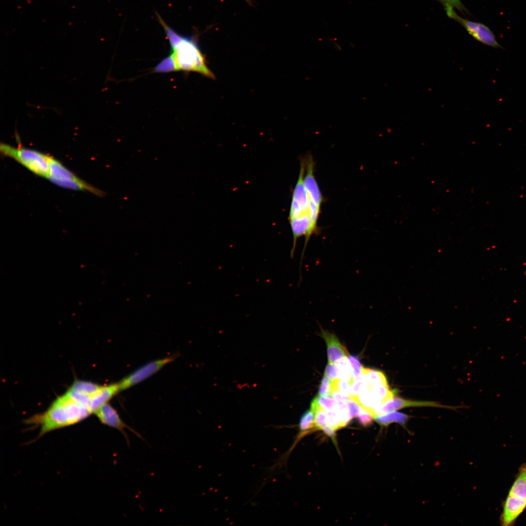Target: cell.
<instances>
[{
    "label": "cell",
    "instance_id": "6da1fadb",
    "mask_svg": "<svg viewBox=\"0 0 526 526\" xmlns=\"http://www.w3.org/2000/svg\"><path fill=\"white\" fill-rule=\"evenodd\" d=\"M92 413L88 405L67 391L45 411L30 417L25 422L39 427L38 438L50 432L77 424Z\"/></svg>",
    "mask_w": 526,
    "mask_h": 526
},
{
    "label": "cell",
    "instance_id": "7a4b0ae2",
    "mask_svg": "<svg viewBox=\"0 0 526 526\" xmlns=\"http://www.w3.org/2000/svg\"><path fill=\"white\" fill-rule=\"evenodd\" d=\"M170 54L162 60L154 68L156 73L183 71L194 72L214 79V74L207 65L205 56L194 37L186 36L177 46L171 48Z\"/></svg>",
    "mask_w": 526,
    "mask_h": 526
},
{
    "label": "cell",
    "instance_id": "3957f363",
    "mask_svg": "<svg viewBox=\"0 0 526 526\" xmlns=\"http://www.w3.org/2000/svg\"><path fill=\"white\" fill-rule=\"evenodd\" d=\"M526 510V463L521 465L506 499L502 503L499 522L502 526H513Z\"/></svg>",
    "mask_w": 526,
    "mask_h": 526
},
{
    "label": "cell",
    "instance_id": "277c9868",
    "mask_svg": "<svg viewBox=\"0 0 526 526\" xmlns=\"http://www.w3.org/2000/svg\"><path fill=\"white\" fill-rule=\"evenodd\" d=\"M1 153L10 157L35 174L47 178L50 171L52 156L39 151L24 147H15L1 143Z\"/></svg>",
    "mask_w": 526,
    "mask_h": 526
},
{
    "label": "cell",
    "instance_id": "5b68a950",
    "mask_svg": "<svg viewBox=\"0 0 526 526\" xmlns=\"http://www.w3.org/2000/svg\"><path fill=\"white\" fill-rule=\"evenodd\" d=\"M56 185L73 190L87 191L98 196L105 195L103 191L79 178L59 161L52 157L50 171L47 178Z\"/></svg>",
    "mask_w": 526,
    "mask_h": 526
},
{
    "label": "cell",
    "instance_id": "8992f818",
    "mask_svg": "<svg viewBox=\"0 0 526 526\" xmlns=\"http://www.w3.org/2000/svg\"><path fill=\"white\" fill-rule=\"evenodd\" d=\"M444 9L448 17L460 24L474 39L488 46L503 48L488 26L482 23L470 20L460 16L454 8L450 6H445Z\"/></svg>",
    "mask_w": 526,
    "mask_h": 526
},
{
    "label": "cell",
    "instance_id": "52a82bcc",
    "mask_svg": "<svg viewBox=\"0 0 526 526\" xmlns=\"http://www.w3.org/2000/svg\"><path fill=\"white\" fill-rule=\"evenodd\" d=\"M174 358V357L170 356L158 359L137 369L117 382L119 392L130 388L148 378L172 362Z\"/></svg>",
    "mask_w": 526,
    "mask_h": 526
},
{
    "label": "cell",
    "instance_id": "ba28073f",
    "mask_svg": "<svg viewBox=\"0 0 526 526\" xmlns=\"http://www.w3.org/2000/svg\"><path fill=\"white\" fill-rule=\"evenodd\" d=\"M94 413L102 424L115 429L121 432L129 445L130 442L126 432V430H129L140 438L143 439L142 436L139 432L130 427L122 420L116 410L109 403L101 406Z\"/></svg>",
    "mask_w": 526,
    "mask_h": 526
},
{
    "label": "cell",
    "instance_id": "9c48e42d",
    "mask_svg": "<svg viewBox=\"0 0 526 526\" xmlns=\"http://www.w3.org/2000/svg\"><path fill=\"white\" fill-rule=\"evenodd\" d=\"M411 407H432L452 409L455 407L442 405L435 401H417L404 399L399 397H394L391 400L385 402L381 406L374 409L372 414L374 418L389 412L397 411L405 408Z\"/></svg>",
    "mask_w": 526,
    "mask_h": 526
},
{
    "label": "cell",
    "instance_id": "30bf717a",
    "mask_svg": "<svg viewBox=\"0 0 526 526\" xmlns=\"http://www.w3.org/2000/svg\"><path fill=\"white\" fill-rule=\"evenodd\" d=\"M321 336L327 345V356L329 362L335 364L342 358L348 357L346 348L333 333L321 329Z\"/></svg>",
    "mask_w": 526,
    "mask_h": 526
},
{
    "label": "cell",
    "instance_id": "8fae6325",
    "mask_svg": "<svg viewBox=\"0 0 526 526\" xmlns=\"http://www.w3.org/2000/svg\"><path fill=\"white\" fill-rule=\"evenodd\" d=\"M119 392L117 383L101 385L91 399L90 407L93 413L101 406L108 403Z\"/></svg>",
    "mask_w": 526,
    "mask_h": 526
},
{
    "label": "cell",
    "instance_id": "7c38bea8",
    "mask_svg": "<svg viewBox=\"0 0 526 526\" xmlns=\"http://www.w3.org/2000/svg\"><path fill=\"white\" fill-rule=\"evenodd\" d=\"M293 235V245L290 251V256L293 258L296 247L298 239L305 236L310 226V218L307 214L296 219L289 221Z\"/></svg>",
    "mask_w": 526,
    "mask_h": 526
},
{
    "label": "cell",
    "instance_id": "4fadbf2b",
    "mask_svg": "<svg viewBox=\"0 0 526 526\" xmlns=\"http://www.w3.org/2000/svg\"><path fill=\"white\" fill-rule=\"evenodd\" d=\"M349 399L355 400L359 405L362 409L369 412L371 414L372 411L374 409L381 405L375 397L367 384L361 389L357 395Z\"/></svg>",
    "mask_w": 526,
    "mask_h": 526
},
{
    "label": "cell",
    "instance_id": "5bb4252c",
    "mask_svg": "<svg viewBox=\"0 0 526 526\" xmlns=\"http://www.w3.org/2000/svg\"><path fill=\"white\" fill-rule=\"evenodd\" d=\"M374 418L376 421L381 426H388L392 423H397L404 426L408 420L409 416L395 411L376 416Z\"/></svg>",
    "mask_w": 526,
    "mask_h": 526
},
{
    "label": "cell",
    "instance_id": "9a60e30c",
    "mask_svg": "<svg viewBox=\"0 0 526 526\" xmlns=\"http://www.w3.org/2000/svg\"><path fill=\"white\" fill-rule=\"evenodd\" d=\"M367 385L381 405L391 400L394 396V391L390 389L388 384H371L368 382Z\"/></svg>",
    "mask_w": 526,
    "mask_h": 526
},
{
    "label": "cell",
    "instance_id": "2e32d148",
    "mask_svg": "<svg viewBox=\"0 0 526 526\" xmlns=\"http://www.w3.org/2000/svg\"><path fill=\"white\" fill-rule=\"evenodd\" d=\"M156 14L160 23L165 30L166 35L170 45L171 48H174L184 40L186 36H181L177 33L175 31L167 24L160 16L157 13H156Z\"/></svg>",
    "mask_w": 526,
    "mask_h": 526
},
{
    "label": "cell",
    "instance_id": "e0dca14e",
    "mask_svg": "<svg viewBox=\"0 0 526 526\" xmlns=\"http://www.w3.org/2000/svg\"><path fill=\"white\" fill-rule=\"evenodd\" d=\"M362 373L364 374L367 382L370 383L388 384L385 374L381 371L363 367Z\"/></svg>",
    "mask_w": 526,
    "mask_h": 526
},
{
    "label": "cell",
    "instance_id": "ac0fdd59",
    "mask_svg": "<svg viewBox=\"0 0 526 526\" xmlns=\"http://www.w3.org/2000/svg\"><path fill=\"white\" fill-rule=\"evenodd\" d=\"M313 400L320 407L327 411L336 410L338 406L336 400L331 396H321L319 395L316 396Z\"/></svg>",
    "mask_w": 526,
    "mask_h": 526
},
{
    "label": "cell",
    "instance_id": "d6986e66",
    "mask_svg": "<svg viewBox=\"0 0 526 526\" xmlns=\"http://www.w3.org/2000/svg\"><path fill=\"white\" fill-rule=\"evenodd\" d=\"M331 385L332 387L336 388L342 395L349 398L351 388L350 383L340 378H337L331 380Z\"/></svg>",
    "mask_w": 526,
    "mask_h": 526
},
{
    "label": "cell",
    "instance_id": "ffe728a7",
    "mask_svg": "<svg viewBox=\"0 0 526 526\" xmlns=\"http://www.w3.org/2000/svg\"><path fill=\"white\" fill-rule=\"evenodd\" d=\"M336 411L339 418L342 427H345L352 419L350 415L347 402L340 405H338Z\"/></svg>",
    "mask_w": 526,
    "mask_h": 526
},
{
    "label": "cell",
    "instance_id": "44dd1931",
    "mask_svg": "<svg viewBox=\"0 0 526 526\" xmlns=\"http://www.w3.org/2000/svg\"><path fill=\"white\" fill-rule=\"evenodd\" d=\"M326 423L335 431L343 428L336 410L327 412Z\"/></svg>",
    "mask_w": 526,
    "mask_h": 526
},
{
    "label": "cell",
    "instance_id": "7402d4cb",
    "mask_svg": "<svg viewBox=\"0 0 526 526\" xmlns=\"http://www.w3.org/2000/svg\"><path fill=\"white\" fill-rule=\"evenodd\" d=\"M348 359L351 365L352 375L355 380L361 375L363 367L362 366L357 356L349 355Z\"/></svg>",
    "mask_w": 526,
    "mask_h": 526
},
{
    "label": "cell",
    "instance_id": "603a6c76",
    "mask_svg": "<svg viewBox=\"0 0 526 526\" xmlns=\"http://www.w3.org/2000/svg\"><path fill=\"white\" fill-rule=\"evenodd\" d=\"M441 3L443 7L450 6L456 8L460 11L462 14H470L468 10L463 4L460 0H435Z\"/></svg>",
    "mask_w": 526,
    "mask_h": 526
},
{
    "label": "cell",
    "instance_id": "cb8c5ba5",
    "mask_svg": "<svg viewBox=\"0 0 526 526\" xmlns=\"http://www.w3.org/2000/svg\"><path fill=\"white\" fill-rule=\"evenodd\" d=\"M319 395L323 396L332 395L331 380L324 376L320 384L319 389Z\"/></svg>",
    "mask_w": 526,
    "mask_h": 526
},
{
    "label": "cell",
    "instance_id": "d4e9b609",
    "mask_svg": "<svg viewBox=\"0 0 526 526\" xmlns=\"http://www.w3.org/2000/svg\"><path fill=\"white\" fill-rule=\"evenodd\" d=\"M324 376L329 378L331 380L339 378L338 367L336 365H334V363L328 361L325 369Z\"/></svg>",
    "mask_w": 526,
    "mask_h": 526
},
{
    "label": "cell",
    "instance_id": "484cf974",
    "mask_svg": "<svg viewBox=\"0 0 526 526\" xmlns=\"http://www.w3.org/2000/svg\"><path fill=\"white\" fill-rule=\"evenodd\" d=\"M357 417L358 422L364 427L371 425L374 419V417L371 413L362 409Z\"/></svg>",
    "mask_w": 526,
    "mask_h": 526
},
{
    "label": "cell",
    "instance_id": "4316f807",
    "mask_svg": "<svg viewBox=\"0 0 526 526\" xmlns=\"http://www.w3.org/2000/svg\"><path fill=\"white\" fill-rule=\"evenodd\" d=\"M347 405L351 418L357 417L361 411V408L359 405L352 399H349L347 400Z\"/></svg>",
    "mask_w": 526,
    "mask_h": 526
},
{
    "label": "cell",
    "instance_id": "83f0119b",
    "mask_svg": "<svg viewBox=\"0 0 526 526\" xmlns=\"http://www.w3.org/2000/svg\"><path fill=\"white\" fill-rule=\"evenodd\" d=\"M332 395L337 402L338 405H340L346 403L349 399L348 397L342 395L336 388L332 387Z\"/></svg>",
    "mask_w": 526,
    "mask_h": 526
},
{
    "label": "cell",
    "instance_id": "f1b7e54d",
    "mask_svg": "<svg viewBox=\"0 0 526 526\" xmlns=\"http://www.w3.org/2000/svg\"><path fill=\"white\" fill-rule=\"evenodd\" d=\"M321 430H322L326 435L330 437L333 440V441L335 442L336 431L335 430H334L333 428H332L328 425H326L323 428H322Z\"/></svg>",
    "mask_w": 526,
    "mask_h": 526
},
{
    "label": "cell",
    "instance_id": "f546056e",
    "mask_svg": "<svg viewBox=\"0 0 526 526\" xmlns=\"http://www.w3.org/2000/svg\"><path fill=\"white\" fill-rule=\"evenodd\" d=\"M250 6L253 5L252 0H244Z\"/></svg>",
    "mask_w": 526,
    "mask_h": 526
}]
</instances>
